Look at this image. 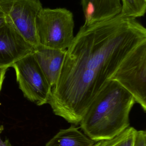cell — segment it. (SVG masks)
<instances>
[{
	"mask_svg": "<svg viewBox=\"0 0 146 146\" xmlns=\"http://www.w3.org/2000/svg\"><path fill=\"white\" fill-rule=\"evenodd\" d=\"M109 80L117 82L128 91L146 112V42L125 59Z\"/></svg>",
	"mask_w": 146,
	"mask_h": 146,
	"instance_id": "4",
	"label": "cell"
},
{
	"mask_svg": "<svg viewBox=\"0 0 146 146\" xmlns=\"http://www.w3.org/2000/svg\"><path fill=\"white\" fill-rule=\"evenodd\" d=\"M85 16L84 25H90L121 13V0H81Z\"/></svg>",
	"mask_w": 146,
	"mask_h": 146,
	"instance_id": "9",
	"label": "cell"
},
{
	"mask_svg": "<svg viewBox=\"0 0 146 146\" xmlns=\"http://www.w3.org/2000/svg\"><path fill=\"white\" fill-rule=\"evenodd\" d=\"M7 23L29 44L39 45L36 23L43 8L40 0H0Z\"/></svg>",
	"mask_w": 146,
	"mask_h": 146,
	"instance_id": "6",
	"label": "cell"
},
{
	"mask_svg": "<svg viewBox=\"0 0 146 146\" xmlns=\"http://www.w3.org/2000/svg\"><path fill=\"white\" fill-rule=\"evenodd\" d=\"M6 24H7V22H6L5 13L3 12V9L1 6V3H0V27L3 26Z\"/></svg>",
	"mask_w": 146,
	"mask_h": 146,
	"instance_id": "14",
	"label": "cell"
},
{
	"mask_svg": "<svg viewBox=\"0 0 146 146\" xmlns=\"http://www.w3.org/2000/svg\"><path fill=\"white\" fill-rule=\"evenodd\" d=\"M95 142L72 125L60 130L45 146H93Z\"/></svg>",
	"mask_w": 146,
	"mask_h": 146,
	"instance_id": "10",
	"label": "cell"
},
{
	"mask_svg": "<svg viewBox=\"0 0 146 146\" xmlns=\"http://www.w3.org/2000/svg\"><path fill=\"white\" fill-rule=\"evenodd\" d=\"M33 48L7 23L0 27V68L12 67Z\"/></svg>",
	"mask_w": 146,
	"mask_h": 146,
	"instance_id": "7",
	"label": "cell"
},
{
	"mask_svg": "<svg viewBox=\"0 0 146 146\" xmlns=\"http://www.w3.org/2000/svg\"><path fill=\"white\" fill-rule=\"evenodd\" d=\"M0 146H12L9 140H6L5 141H3L1 139L0 135Z\"/></svg>",
	"mask_w": 146,
	"mask_h": 146,
	"instance_id": "16",
	"label": "cell"
},
{
	"mask_svg": "<svg viewBox=\"0 0 146 146\" xmlns=\"http://www.w3.org/2000/svg\"><path fill=\"white\" fill-rule=\"evenodd\" d=\"M66 51L67 50L55 49L40 45L33 48L34 56L52 88L59 77Z\"/></svg>",
	"mask_w": 146,
	"mask_h": 146,
	"instance_id": "8",
	"label": "cell"
},
{
	"mask_svg": "<svg viewBox=\"0 0 146 146\" xmlns=\"http://www.w3.org/2000/svg\"><path fill=\"white\" fill-rule=\"evenodd\" d=\"M146 42L136 19L119 14L90 25L75 36L48 104L55 115L79 124L94 99L125 59Z\"/></svg>",
	"mask_w": 146,
	"mask_h": 146,
	"instance_id": "1",
	"label": "cell"
},
{
	"mask_svg": "<svg viewBox=\"0 0 146 146\" xmlns=\"http://www.w3.org/2000/svg\"><path fill=\"white\" fill-rule=\"evenodd\" d=\"M7 68H0V92L2 88L3 83L5 78V75L7 72Z\"/></svg>",
	"mask_w": 146,
	"mask_h": 146,
	"instance_id": "15",
	"label": "cell"
},
{
	"mask_svg": "<svg viewBox=\"0 0 146 146\" xmlns=\"http://www.w3.org/2000/svg\"><path fill=\"white\" fill-rule=\"evenodd\" d=\"M121 1L122 14L136 19L144 16L145 14L146 0Z\"/></svg>",
	"mask_w": 146,
	"mask_h": 146,
	"instance_id": "12",
	"label": "cell"
},
{
	"mask_svg": "<svg viewBox=\"0 0 146 146\" xmlns=\"http://www.w3.org/2000/svg\"><path fill=\"white\" fill-rule=\"evenodd\" d=\"M135 103L117 82L109 80L91 104L79 124L85 134L97 142L114 138L129 127Z\"/></svg>",
	"mask_w": 146,
	"mask_h": 146,
	"instance_id": "2",
	"label": "cell"
},
{
	"mask_svg": "<svg viewBox=\"0 0 146 146\" xmlns=\"http://www.w3.org/2000/svg\"><path fill=\"white\" fill-rule=\"evenodd\" d=\"M19 88L25 98L41 106L48 104L52 87L38 63L33 52L27 54L12 65Z\"/></svg>",
	"mask_w": 146,
	"mask_h": 146,
	"instance_id": "5",
	"label": "cell"
},
{
	"mask_svg": "<svg viewBox=\"0 0 146 146\" xmlns=\"http://www.w3.org/2000/svg\"><path fill=\"white\" fill-rule=\"evenodd\" d=\"M136 131L134 128L129 127L114 138L99 141L93 146H133Z\"/></svg>",
	"mask_w": 146,
	"mask_h": 146,
	"instance_id": "11",
	"label": "cell"
},
{
	"mask_svg": "<svg viewBox=\"0 0 146 146\" xmlns=\"http://www.w3.org/2000/svg\"><path fill=\"white\" fill-rule=\"evenodd\" d=\"M73 13L65 8H43L36 23L39 45L55 49L67 50L75 36Z\"/></svg>",
	"mask_w": 146,
	"mask_h": 146,
	"instance_id": "3",
	"label": "cell"
},
{
	"mask_svg": "<svg viewBox=\"0 0 146 146\" xmlns=\"http://www.w3.org/2000/svg\"><path fill=\"white\" fill-rule=\"evenodd\" d=\"M133 146H146V132L145 130H137Z\"/></svg>",
	"mask_w": 146,
	"mask_h": 146,
	"instance_id": "13",
	"label": "cell"
}]
</instances>
